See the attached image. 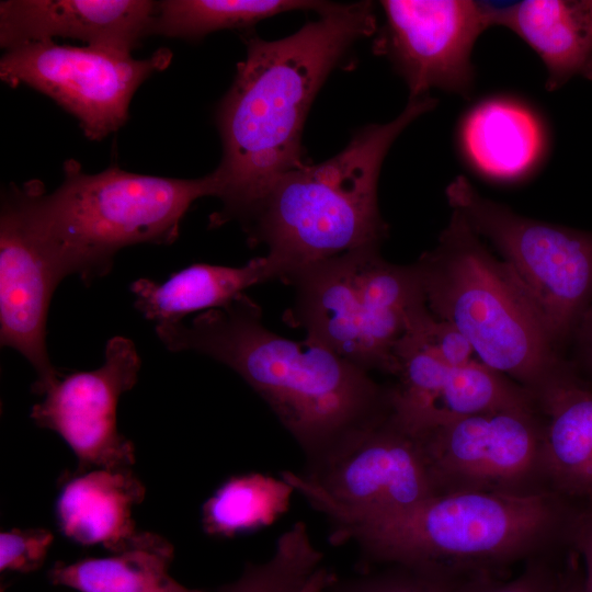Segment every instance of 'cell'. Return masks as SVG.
Returning <instances> with one entry per match:
<instances>
[{"label":"cell","instance_id":"cell-13","mask_svg":"<svg viewBox=\"0 0 592 592\" xmlns=\"http://www.w3.org/2000/svg\"><path fill=\"white\" fill-rule=\"evenodd\" d=\"M386 23L374 49L405 79L409 99L437 88L467 96L474 86L471 54L490 26L478 1L384 0Z\"/></svg>","mask_w":592,"mask_h":592},{"label":"cell","instance_id":"cell-23","mask_svg":"<svg viewBox=\"0 0 592 592\" xmlns=\"http://www.w3.org/2000/svg\"><path fill=\"white\" fill-rule=\"evenodd\" d=\"M294 491L283 478L260 473L231 476L202 505L203 530L229 538L271 525L287 511Z\"/></svg>","mask_w":592,"mask_h":592},{"label":"cell","instance_id":"cell-20","mask_svg":"<svg viewBox=\"0 0 592 592\" xmlns=\"http://www.w3.org/2000/svg\"><path fill=\"white\" fill-rule=\"evenodd\" d=\"M499 25L539 56L547 70V90L555 91L576 76L592 80V24L583 1L513 2Z\"/></svg>","mask_w":592,"mask_h":592},{"label":"cell","instance_id":"cell-12","mask_svg":"<svg viewBox=\"0 0 592 592\" xmlns=\"http://www.w3.org/2000/svg\"><path fill=\"white\" fill-rule=\"evenodd\" d=\"M140 366L134 342L116 335L107 341L101 366L60 371L38 395L31 419L68 444L78 460L76 474L134 465L135 447L118 430L117 406L136 385Z\"/></svg>","mask_w":592,"mask_h":592},{"label":"cell","instance_id":"cell-2","mask_svg":"<svg viewBox=\"0 0 592 592\" xmlns=\"http://www.w3.org/2000/svg\"><path fill=\"white\" fill-rule=\"evenodd\" d=\"M171 352L194 351L236 372L271 408L310 464L388 409V390L322 345L267 329L246 294L190 322L156 326Z\"/></svg>","mask_w":592,"mask_h":592},{"label":"cell","instance_id":"cell-11","mask_svg":"<svg viewBox=\"0 0 592 592\" xmlns=\"http://www.w3.org/2000/svg\"><path fill=\"white\" fill-rule=\"evenodd\" d=\"M171 61L168 49L147 59L91 46L35 42L5 50L1 79L30 86L76 116L87 137L100 140L122 127L138 87Z\"/></svg>","mask_w":592,"mask_h":592},{"label":"cell","instance_id":"cell-3","mask_svg":"<svg viewBox=\"0 0 592 592\" xmlns=\"http://www.w3.org/2000/svg\"><path fill=\"white\" fill-rule=\"evenodd\" d=\"M581 505L557 492L512 497L482 492L433 496L402 512L348 530L366 557L456 578L502 574L520 561L570 545Z\"/></svg>","mask_w":592,"mask_h":592},{"label":"cell","instance_id":"cell-9","mask_svg":"<svg viewBox=\"0 0 592 592\" xmlns=\"http://www.w3.org/2000/svg\"><path fill=\"white\" fill-rule=\"evenodd\" d=\"M281 477L330 519L332 536L435 496L415 435L389 407L305 473Z\"/></svg>","mask_w":592,"mask_h":592},{"label":"cell","instance_id":"cell-32","mask_svg":"<svg viewBox=\"0 0 592 592\" xmlns=\"http://www.w3.org/2000/svg\"><path fill=\"white\" fill-rule=\"evenodd\" d=\"M583 4L592 24V0L583 1Z\"/></svg>","mask_w":592,"mask_h":592},{"label":"cell","instance_id":"cell-1","mask_svg":"<svg viewBox=\"0 0 592 592\" xmlns=\"http://www.w3.org/2000/svg\"><path fill=\"white\" fill-rule=\"evenodd\" d=\"M317 21L275 41L249 35L217 111L223 159L212 175L223 207L210 226L240 223L283 174L300 168L309 107L352 45L375 31L371 1L327 3Z\"/></svg>","mask_w":592,"mask_h":592},{"label":"cell","instance_id":"cell-10","mask_svg":"<svg viewBox=\"0 0 592 592\" xmlns=\"http://www.w3.org/2000/svg\"><path fill=\"white\" fill-rule=\"evenodd\" d=\"M543 428L535 402L463 417L413 434L435 496L530 497L554 492L544 467Z\"/></svg>","mask_w":592,"mask_h":592},{"label":"cell","instance_id":"cell-8","mask_svg":"<svg viewBox=\"0 0 592 592\" xmlns=\"http://www.w3.org/2000/svg\"><path fill=\"white\" fill-rule=\"evenodd\" d=\"M445 193L516 276L555 344L573 335L592 304V232L522 216L480 195L464 175Z\"/></svg>","mask_w":592,"mask_h":592},{"label":"cell","instance_id":"cell-24","mask_svg":"<svg viewBox=\"0 0 592 592\" xmlns=\"http://www.w3.org/2000/svg\"><path fill=\"white\" fill-rule=\"evenodd\" d=\"M327 3L307 0H166L157 2L151 33L200 38L214 31L251 26L287 11H320Z\"/></svg>","mask_w":592,"mask_h":592},{"label":"cell","instance_id":"cell-21","mask_svg":"<svg viewBox=\"0 0 592 592\" xmlns=\"http://www.w3.org/2000/svg\"><path fill=\"white\" fill-rule=\"evenodd\" d=\"M460 138L470 163L499 181L526 174L545 146V134L535 114L519 102L501 98L471 109L463 122Z\"/></svg>","mask_w":592,"mask_h":592},{"label":"cell","instance_id":"cell-29","mask_svg":"<svg viewBox=\"0 0 592 592\" xmlns=\"http://www.w3.org/2000/svg\"><path fill=\"white\" fill-rule=\"evenodd\" d=\"M337 576L325 567H319L308 580L295 592H325ZM215 592H254L253 590L238 584H227L218 588Z\"/></svg>","mask_w":592,"mask_h":592},{"label":"cell","instance_id":"cell-31","mask_svg":"<svg viewBox=\"0 0 592 592\" xmlns=\"http://www.w3.org/2000/svg\"><path fill=\"white\" fill-rule=\"evenodd\" d=\"M561 592H581V568L577 562H568L566 580Z\"/></svg>","mask_w":592,"mask_h":592},{"label":"cell","instance_id":"cell-22","mask_svg":"<svg viewBox=\"0 0 592 592\" xmlns=\"http://www.w3.org/2000/svg\"><path fill=\"white\" fill-rule=\"evenodd\" d=\"M173 556V546L163 536L138 532L119 553L71 563L57 561L47 577L52 584L78 592H204L170 576Z\"/></svg>","mask_w":592,"mask_h":592},{"label":"cell","instance_id":"cell-15","mask_svg":"<svg viewBox=\"0 0 592 592\" xmlns=\"http://www.w3.org/2000/svg\"><path fill=\"white\" fill-rule=\"evenodd\" d=\"M392 376L397 382L387 388L389 410L412 433L535 403L528 390L481 361L462 367L447 364L412 331L396 346Z\"/></svg>","mask_w":592,"mask_h":592},{"label":"cell","instance_id":"cell-16","mask_svg":"<svg viewBox=\"0 0 592 592\" xmlns=\"http://www.w3.org/2000/svg\"><path fill=\"white\" fill-rule=\"evenodd\" d=\"M157 2L147 0H9L0 3V43L8 50L54 37L132 54L152 32Z\"/></svg>","mask_w":592,"mask_h":592},{"label":"cell","instance_id":"cell-28","mask_svg":"<svg viewBox=\"0 0 592 592\" xmlns=\"http://www.w3.org/2000/svg\"><path fill=\"white\" fill-rule=\"evenodd\" d=\"M570 546L582 562L581 592H592V502L580 508L572 527Z\"/></svg>","mask_w":592,"mask_h":592},{"label":"cell","instance_id":"cell-6","mask_svg":"<svg viewBox=\"0 0 592 592\" xmlns=\"http://www.w3.org/2000/svg\"><path fill=\"white\" fill-rule=\"evenodd\" d=\"M414 264L431 314L458 330L487 366L533 396L571 367L516 276L457 212Z\"/></svg>","mask_w":592,"mask_h":592},{"label":"cell","instance_id":"cell-19","mask_svg":"<svg viewBox=\"0 0 592 592\" xmlns=\"http://www.w3.org/2000/svg\"><path fill=\"white\" fill-rule=\"evenodd\" d=\"M271 280H276V273L264 255L242 266L194 263L172 273L162 283L145 277L135 280L129 289L135 308L157 326L183 321L192 312L224 307L249 287Z\"/></svg>","mask_w":592,"mask_h":592},{"label":"cell","instance_id":"cell-25","mask_svg":"<svg viewBox=\"0 0 592 592\" xmlns=\"http://www.w3.org/2000/svg\"><path fill=\"white\" fill-rule=\"evenodd\" d=\"M464 578L399 563L363 576L339 580L337 577L325 592H454Z\"/></svg>","mask_w":592,"mask_h":592},{"label":"cell","instance_id":"cell-17","mask_svg":"<svg viewBox=\"0 0 592 592\" xmlns=\"http://www.w3.org/2000/svg\"><path fill=\"white\" fill-rule=\"evenodd\" d=\"M145 493L132 467L66 475L55 504L58 528L76 544L119 553L139 532L133 509Z\"/></svg>","mask_w":592,"mask_h":592},{"label":"cell","instance_id":"cell-27","mask_svg":"<svg viewBox=\"0 0 592 592\" xmlns=\"http://www.w3.org/2000/svg\"><path fill=\"white\" fill-rule=\"evenodd\" d=\"M54 534L46 528H12L0 534V569L29 573L44 563Z\"/></svg>","mask_w":592,"mask_h":592},{"label":"cell","instance_id":"cell-5","mask_svg":"<svg viewBox=\"0 0 592 592\" xmlns=\"http://www.w3.org/2000/svg\"><path fill=\"white\" fill-rule=\"evenodd\" d=\"M32 220L64 278L89 286L112 270L115 254L139 243L171 244L200 197L215 195L212 173L200 179L143 175L111 167L89 174L75 160L65 179L45 194L38 181L22 186Z\"/></svg>","mask_w":592,"mask_h":592},{"label":"cell","instance_id":"cell-18","mask_svg":"<svg viewBox=\"0 0 592 592\" xmlns=\"http://www.w3.org/2000/svg\"><path fill=\"white\" fill-rule=\"evenodd\" d=\"M534 399L543 418L550 489L573 501L592 502V385L571 366Z\"/></svg>","mask_w":592,"mask_h":592},{"label":"cell","instance_id":"cell-4","mask_svg":"<svg viewBox=\"0 0 592 592\" xmlns=\"http://www.w3.org/2000/svg\"><path fill=\"white\" fill-rule=\"evenodd\" d=\"M435 104L430 95L409 99L392 121L361 128L332 158L273 183L241 224L251 246L267 247L276 280L354 249L379 248L387 234L377 204L383 161L400 133Z\"/></svg>","mask_w":592,"mask_h":592},{"label":"cell","instance_id":"cell-14","mask_svg":"<svg viewBox=\"0 0 592 592\" xmlns=\"http://www.w3.org/2000/svg\"><path fill=\"white\" fill-rule=\"evenodd\" d=\"M62 280L22 189L13 186L2 198L0 217V342L33 366L35 395L60 373L49 358L46 325L50 299Z\"/></svg>","mask_w":592,"mask_h":592},{"label":"cell","instance_id":"cell-26","mask_svg":"<svg viewBox=\"0 0 592 592\" xmlns=\"http://www.w3.org/2000/svg\"><path fill=\"white\" fill-rule=\"evenodd\" d=\"M567 565L558 568L554 556H545L525 562L523 570L512 579L501 574L479 573L460 580L454 592H561Z\"/></svg>","mask_w":592,"mask_h":592},{"label":"cell","instance_id":"cell-30","mask_svg":"<svg viewBox=\"0 0 592 592\" xmlns=\"http://www.w3.org/2000/svg\"><path fill=\"white\" fill-rule=\"evenodd\" d=\"M573 335L582 363L592 377V304L582 316Z\"/></svg>","mask_w":592,"mask_h":592},{"label":"cell","instance_id":"cell-7","mask_svg":"<svg viewBox=\"0 0 592 592\" xmlns=\"http://www.w3.org/2000/svg\"><path fill=\"white\" fill-rule=\"evenodd\" d=\"M282 282L295 293L286 322L368 373L392 375L397 344L428 309L415 264L390 263L376 247L310 263Z\"/></svg>","mask_w":592,"mask_h":592}]
</instances>
